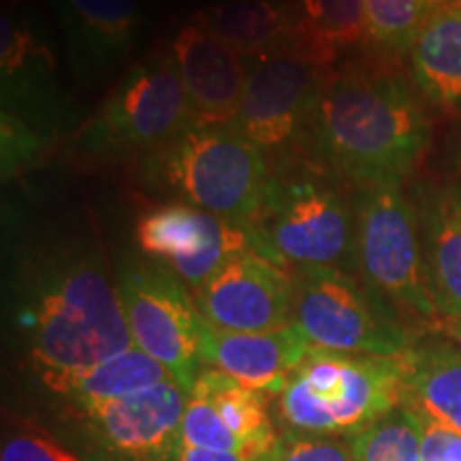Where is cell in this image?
I'll list each match as a JSON object with an SVG mask.
<instances>
[{
    "label": "cell",
    "mask_w": 461,
    "mask_h": 461,
    "mask_svg": "<svg viewBox=\"0 0 461 461\" xmlns=\"http://www.w3.org/2000/svg\"><path fill=\"white\" fill-rule=\"evenodd\" d=\"M310 126L321 157L361 188L400 186L429 146L411 84L366 62L333 71Z\"/></svg>",
    "instance_id": "obj_1"
},
{
    "label": "cell",
    "mask_w": 461,
    "mask_h": 461,
    "mask_svg": "<svg viewBox=\"0 0 461 461\" xmlns=\"http://www.w3.org/2000/svg\"><path fill=\"white\" fill-rule=\"evenodd\" d=\"M28 331L34 370L65 397L86 372L135 346L118 286L88 257L50 269L32 299Z\"/></svg>",
    "instance_id": "obj_2"
},
{
    "label": "cell",
    "mask_w": 461,
    "mask_h": 461,
    "mask_svg": "<svg viewBox=\"0 0 461 461\" xmlns=\"http://www.w3.org/2000/svg\"><path fill=\"white\" fill-rule=\"evenodd\" d=\"M402 403V355L310 348L278 395L286 429L353 438Z\"/></svg>",
    "instance_id": "obj_3"
},
{
    "label": "cell",
    "mask_w": 461,
    "mask_h": 461,
    "mask_svg": "<svg viewBox=\"0 0 461 461\" xmlns=\"http://www.w3.org/2000/svg\"><path fill=\"white\" fill-rule=\"evenodd\" d=\"M248 230L252 248L285 269H355V205L310 173L269 177Z\"/></svg>",
    "instance_id": "obj_4"
},
{
    "label": "cell",
    "mask_w": 461,
    "mask_h": 461,
    "mask_svg": "<svg viewBox=\"0 0 461 461\" xmlns=\"http://www.w3.org/2000/svg\"><path fill=\"white\" fill-rule=\"evenodd\" d=\"M154 180L199 207L248 227L269 180L263 149L233 124H193L149 158Z\"/></svg>",
    "instance_id": "obj_5"
},
{
    "label": "cell",
    "mask_w": 461,
    "mask_h": 461,
    "mask_svg": "<svg viewBox=\"0 0 461 461\" xmlns=\"http://www.w3.org/2000/svg\"><path fill=\"white\" fill-rule=\"evenodd\" d=\"M355 272L397 314L436 331L417 203L402 186L361 188L355 201Z\"/></svg>",
    "instance_id": "obj_6"
},
{
    "label": "cell",
    "mask_w": 461,
    "mask_h": 461,
    "mask_svg": "<svg viewBox=\"0 0 461 461\" xmlns=\"http://www.w3.org/2000/svg\"><path fill=\"white\" fill-rule=\"evenodd\" d=\"M293 325L314 348L344 355L400 357L414 344L400 314L344 269L295 274Z\"/></svg>",
    "instance_id": "obj_7"
},
{
    "label": "cell",
    "mask_w": 461,
    "mask_h": 461,
    "mask_svg": "<svg viewBox=\"0 0 461 461\" xmlns=\"http://www.w3.org/2000/svg\"><path fill=\"white\" fill-rule=\"evenodd\" d=\"M197 124L171 54L140 62L120 79L99 113L79 132V148L95 157H124L165 148Z\"/></svg>",
    "instance_id": "obj_8"
},
{
    "label": "cell",
    "mask_w": 461,
    "mask_h": 461,
    "mask_svg": "<svg viewBox=\"0 0 461 461\" xmlns=\"http://www.w3.org/2000/svg\"><path fill=\"white\" fill-rule=\"evenodd\" d=\"M115 286L132 344L158 361L190 395L203 370V319L193 293L163 263L137 258L120 265Z\"/></svg>",
    "instance_id": "obj_9"
},
{
    "label": "cell",
    "mask_w": 461,
    "mask_h": 461,
    "mask_svg": "<svg viewBox=\"0 0 461 461\" xmlns=\"http://www.w3.org/2000/svg\"><path fill=\"white\" fill-rule=\"evenodd\" d=\"M193 297L201 319L216 330H285L295 312V276L250 246L230 257Z\"/></svg>",
    "instance_id": "obj_10"
},
{
    "label": "cell",
    "mask_w": 461,
    "mask_h": 461,
    "mask_svg": "<svg viewBox=\"0 0 461 461\" xmlns=\"http://www.w3.org/2000/svg\"><path fill=\"white\" fill-rule=\"evenodd\" d=\"M331 75L293 51L252 60L233 126L261 149L285 146L312 124Z\"/></svg>",
    "instance_id": "obj_11"
},
{
    "label": "cell",
    "mask_w": 461,
    "mask_h": 461,
    "mask_svg": "<svg viewBox=\"0 0 461 461\" xmlns=\"http://www.w3.org/2000/svg\"><path fill=\"white\" fill-rule=\"evenodd\" d=\"M135 238L141 250L169 267L193 295L230 257L252 246L244 224L186 203L160 205L143 214Z\"/></svg>",
    "instance_id": "obj_12"
},
{
    "label": "cell",
    "mask_w": 461,
    "mask_h": 461,
    "mask_svg": "<svg viewBox=\"0 0 461 461\" xmlns=\"http://www.w3.org/2000/svg\"><path fill=\"white\" fill-rule=\"evenodd\" d=\"M188 393L176 380L84 406L92 440L118 461H176Z\"/></svg>",
    "instance_id": "obj_13"
},
{
    "label": "cell",
    "mask_w": 461,
    "mask_h": 461,
    "mask_svg": "<svg viewBox=\"0 0 461 461\" xmlns=\"http://www.w3.org/2000/svg\"><path fill=\"white\" fill-rule=\"evenodd\" d=\"M75 82L99 88L129 62L141 31V0H56Z\"/></svg>",
    "instance_id": "obj_14"
},
{
    "label": "cell",
    "mask_w": 461,
    "mask_h": 461,
    "mask_svg": "<svg viewBox=\"0 0 461 461\" xmlns=\"http://www.w3.org/2000/svg\"><path fill=\"white\" fill-rule=\"evenodd\" d=\"M171 56L199 124H233L244 99L246 58L199 24L184 26Z\"/></svg>",
    "instance_id": "obj_15"
},
{
    "label": "cell",
    "mask_w": 461,
    "mask_h": 461,
    "mask_svg": "<svg viewBox=\"0 0 461 461\" xmlns=\"http://www.w3.org/2000/svg\"><path fill=\"white\" fill-rule=\"evenodd\" d=\"M308 344L295 325L276 331H222L201 327V363L227 374L244 387L280 395L293 374L310 353Z\"/></svg>",
    "instance_id": "obj_16"
},
{
    "label": "cell",
    "mask_w": 461,
    "mask_h": 461,
    "mask_svg": "<svg viewBox=\"0 0 461 461\" xmlns=\"http://www.w3.org/2000/svg\"><path fill=\"white\" fill-rule=\"evenodd\" d=\"M3 45H0V71H3V112L22 120H50L56 105V62L50 45L37 37L26 17L15 11H3Z\"/></svg>",
    "instance_id": "obj_17"
},
{
    "label": "cell",
    "mask_w": 461,
    "mask_h": 461,
    "mask_svg": "<svg viewBox=\"0 0 461 461\" xmlns=\"http://www.w3.org/2000/svg\"><path fill=\"white\" fill-rule=\"evenodd\" d=\"M417 210L425 274L440 327L461 319V188L425 190Z\"/></svg>",
    "instance_id": "obj_18"
},
{
    "label": "cell",
    "mask_w": 461,
    "mask_h": 461,
    "mask_svg": "<svg viewBox=\"0 0 461 461\" xmlns=\"http://www.w3.org/2000/svg\"><path fill=\"white\" fill-rule=\"evenodd\" d=\"M402 403L461 431V348L448 338L414 342L402 355Z\"/></svg>",
    "instance_id": "obj_19"
},
{
    "label": "cell",
    "mask_w": 461,
    "mask_h": 461,
    "mask_svg": "<svg viewBox=\"0 0 461 461\" xmlns=\"http://www.w3.org/2000/svg\"><path fill=\"white\" fill-rule=\"evenodd\" d=\"M194 24L216 34L248 62L293 50L297 3L282 0H227L199 11Z\"/></svg>",
    "instance_id": "obj_20"
},
{
    "label": "cell",
    "mask_w": 461,
    "mask_h": 461,
    "mask_svg": "<svg viewBox=\"0 0 461 461\" xmlns=\"http://www.w3.org/2000/svg\"><path fill=\"white\" fill-rule=\"evenodd\" d=\"M414 86L431 105L461 109V3L442 5L411 50Z\"/></svg>",
    "instance_id": "obj_21"
},
{
    "label": "cell",
    "mask_w": 461,
    "mask_h": 461,
    "mask_svg": "<svg viewBox=\"0 0 461 461\" xmlns=\"http://www.w3.org/2000/svg\"><path fill=\"white\" fill-rule=\"evenodd\" d=\"M366 41L363 0H297L293 54L333 71L338 58Z\"/></svg>",
    "instance_id": "obj_22"
},
{
    "label": "cell",
    "mask_w": 461,
    "mask_h": 461,
    "mask_svg": "<svg viewBox=\"0 0 461 461\" xmlns=\"http://www.w3.org/2000/svg\"><path fill=\"white\" fill-rule=\"evenodd\" d=\"M190 393L205 397L216 408L224 425L238 436L252 457L272 451L278 436L269 419L267 397H265L267 393L244 387L238 380L212 367L201 370Z\"/></svg>",
    "instance_id": "obj_23"
},
{
    "label": "cell",
    "mask_w": 461,
    "mask_h": 461,
    "mask_svg": "<svg viewBox=\"0 0 461 461\" xmlns=\"http://www.w3.org/2000/svg\"><path fill=\"white\" fill-rule=\"evenodd\" d=\"M167 380H173L171 374L158 361H154L137 346H131L124 353L115 355L86 372L73 384L67 397L77 403V408H84L157 387Z\"/></svg>",
    "instance_id": "obj_24"
},
{
    "label": "cell",
    "mask_w": 461,
    "mask_h": 461,
    "mask_svg": "<svg viewBox=\"0 0 461 461\" xmlns=\"http://www.w3.org/2000/svg\"><path fill=\"white\" fill-rule=\"evenodd\" d=\"M436 9L431 0H363L366 41L383 56L411 54L420 28Z\"/></svg>",
    "instance_id": "obj_25"
},
{
    "label": "cell",
    "mask_w": 461,
    "mask_h": 461,
    "mask_svg": "<svg viewBox=\"0 0 461 461\" xmlns=\"http://www.w3.org/2000/svg\"><path fill=\"white\" fill-rule=\"evenodd\" d=\"M423 431L425 419L400 403L350 440L357 461H420Z\"/></svg>",
    "instance_id": "obj_26"
},
{
    "label": "cell",
    "mask_w": 461,
    "mask_h": 461,
    "mask_svg": "<svg viewBox=\"0 0 461 461\" xmlns=\"http://www.w3.org/2000/svg\"><path fill=\"white\" fill-rule=\"evenodd\" d=\"M182 442L190 447L210 448V451H224V453H244L246 447L238 440V436L230 431L216 408L212 406L205 397L188 395L186 412L182 419Z\"/></svg>",
    "instance_id": "obj_27"
},
{
    "label": "cell",
    "mask_w": 461,
    "mask_h": 461,
    "mask_svg": "<svg viewBox=\"0 0 461 461\" xmlns=\"http://www.w3.org/2000/svg\"><path fill=\"white\" fill-rule=\"evenodd\" d=\"M274 461H357L353 440L286 429L272 448Z\"/></svg>",
    "instance_id": "obj_28"
},
{
    "label": "cell",
    "mask_w": 461,
    "mask_h": 461,
    "mask_svg": "<svg viewBox=\"0 0 461 461\" xmlns=\"http://www.w3.org/2000/svg\"><path fill=\"white\" fill-rule=\"evenodd\" d=\"M43 149L41 131H32L24 120L3 112V171L5 177L26 167Z\"/></svg>",
    "instance_id": "obj_29"
},
{
    "label": "cell",
    "mask_w": 461,
    "mask_h": 461,
    "mask_svg": "<svg viewBox=\"0 0 461 461\" xmlns=\"http://www.w3.org/2000/svg\"><path fill=\"white\" fill-rule=\"evenodd\" d=\"M0 461H82L48 434H20L3 447Z\"/></svg>",
    "instance_id": "obj_30"
},
{
    "label": "cell",
    "mask_w": 461,
    "mask_h": 461,
    "mask_svg": "<svg viewBox=\"0 0 461 461\" xmlns=\"http://www.w3.org/2000/svg\"><path fill=\"white\" fill-rule=\"evenodd\" d=\"M420 461H461V431L425 419Z\"/></svg>",
    "instance_id": "obj_31"
},
{
    "label": "cell",
    "mask_w": 461,
    "mask_h": 461,
    "mask_svg": "<svg viewBox=\"0 0 461 461\" xmlns=\"http://www.w3.org/2000/svg\"><path fill=\"white\" fill-rule=\"evenodd\" d=\"M255 457H248L244 453H224V451H210V448H199L184 445L177 453L176 461H252Z\"/></svg>",
    "instance_id": "obj_32"
},
{
    "label": "cell",
    "mask_w": 461,
    "mask_h": 461,
    "mask_svg": "<svg viewBox=\"0 0 461 461\" xmlns=\"http://www.w3.org/2000/svg\"><path fill=\"white\" fill-rule=\"evenodd\" d=\"M436 331H440L442 336L451 339L453 344H457L461 348V319L457 321H448V322H442L440 327H438Z\"/></svg>",
    "instance_id": "obj_33"
},
{
    "label": "cell",
    "mask_w": 461,
    "mask_h": 461,
    "mask_svg": "<svg viewBox=\"0 0 461 461\" xmlns=\"http://www.w3.org/2000/svg\"><path fill=\"white\" fill-rule=\"evenodd\" d=\"M431 3H434L436 7H442V5H459L461 0H431Z\"/></svg>",
    "instance_id": "obj_34"
},
{
    "label": "cell",
    "mask_w": 461,
    "mask_h": 461,
    "mask_svg": "<svg viewBox=\"0 0 461 461\" xmlns=\"http://www.w3.org/2000/svg\"><path fill=\"white\" fill-rule=\"evenodd\" d=\"M252 461H274V457H272V451H269V453H263V455H258V457H255Z\"/></svg>",
    "instance_id": "obj_35"
},
{
    "label": "cell",
    "mask_w": 461,
    "mask_h": 461,
    "mask_svg": "<svg viewBox=\"0 0 461 461\" xmlns=\"http://www.w3.org/2000/svg\"><path fill=\"white\" fill-rule=\"evenodd\" d=\"M282 3H297V0H282Z\"/></svg>",
    "instance_id": "obj_36"
}]
</instances>
